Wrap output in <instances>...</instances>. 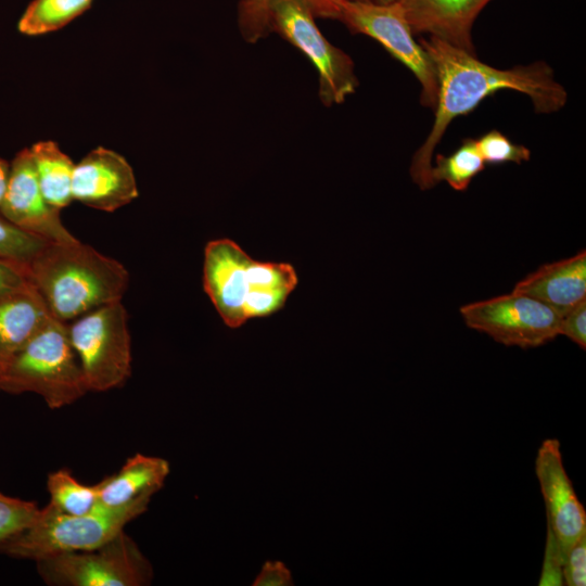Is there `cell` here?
Returning <instances> with one entry per match:
<instances>
[{
  "label": "cell",
  "mask_w": 586,
  "mask_h": 586,
  "mask_svg": "<svg viewBox=\"0 0 586 586\" xmlns=\"http://www.w3.org/2000/svg\"><path fill=\"white\" fill-rule=\"evenodd\" d=\"M420 44L434 65L437 80L434 123L410 165L411 178L422 190L432 188L433 152L449 124L473 111L491 94L500 90L524 93L536 112L545 114L557 112L566 103L564 87L544 62L499 69L480 61L475 53L435 37L421 39Z\"/></svg>",
  "instance_id": "obj_1"
},
{
  "label": "cell",
  "mask_w": 586,
  "mask_h": 586,
  "mask_svg": "<svg viewBox=\"0 0 586 586\" xmlns=\"http://www.w3.org/2000/svg\"><path fill=\"white\" fill-rule=\"evenodd\" d=\"M26 269L51 316L63 322L122 301L129 284V272L120 262L78 239L47 243Z\"/></svg>",
  "instance_id": "obj_2"
},
{
  "label": "cell",
  "mask_w": 586,
  "mask_h": 586,
  "mask_svg": "<svg viewBox=\"0 0 586 586\" xmlns=\"http://www.w3.org/2000/svg\"><path fill=\"white\" fill-rule=\"evenodd\" d=\"M297 283L292 265L255 260L230 239L205 246L203 289L231 329L279 311Z\"/></svg>",
  "instance_id": "obj_3"
},
{
  "label": "cell",
  "mask_w": 586,
  "mask_h": 586,
  "mask_svg": "<svg viewBox=\"0 0 586 586\" xmlns=\"http://www.w3.org/2000/svg\"><path fill=\"white\" fill-rule=\"evenodd\" d=\"M152 496L144 494L118 507L100 504L85 514L64 513L47 504L29 526L0 545V552L36 562L61 553L94 549L142 514Z\"/></svg>",
  "instance_id": "obj_4"
},
{
  "label": "cell",
  "mask_w": 586,
  "mask_h": 586,
  "mask_svg": "<svg viewBox=\"0 0 586 586\" xmlns=\"http://www.w3.org/2000/svg\"><path fill=\"white\" fill-rule=\"evenodd\" d=\"M0 391L35 393L51 409L68 406L88 392L66 322L51 318L13 356L0 374Z\"/></svg>",
  "instance_id": "obj_5"
},
{
  "label": "cell",
  "mask_w": 586,
  "mask_h": 586,
  "mask_svg": "<svg viewBox=\"0 0 586 586\" xmlns=\"http://www.w3.org/2000/svg\"><path fill=\"white\" fill-rule=\"evenodd\" d=\"M88 392H106L131 374V337L122 301L94 308L67 324Z\"/></svg>",
  "instance_id": "obj_6"
},
{
  "label": "cell",
  "mask_w": 586,
  "mask_h": 586,
  "mask_svg": "<svg viewBox=\"0 0 586 586\" xmlns=\"http://www.w3.org/2000/svg\"><path fill=\"white\" fill-rule=\"evenodd\" d=\"M36 564L43 582L54 586H145L153 579L152 564L125 531L94 549L48 557Z\"/></svg>",
  "instance_id": "obj_7"
},
{
  "label": "cell",
  "mask_w": 586,
  "mask_h": 586,
  "mask_svg": "<svg viewBox=\"0 0 586 586\" xmlns=\"http://www.w3.org/2000/svg\"><path fill=\"white\" fill-rule=\"evenodd\" d=\"M270 29L315 66L323 105L340 104L356 91L358 79L353 60L322 35L315 17L300 0H271Z\"/></svg>",
  "instance_id": "obj_8"
},
{
  "label": "cell",
  "mask_w": 586,
  "mask_h": 586,
  "mask_svg": "<svg viewBox=\"0 0 586 586\" xmlns=\"http://www.w3.org/2000/svg\"><path fill=\"white\" fill-rule=\"evenodd\" d=\"M341 22L352 31L371 37L416 76L421 85V101L434 107L437 80L426 51L417 43L402 4L344 0Z\"/></svg>",
  "instance_id": "obj_9"
},
{
  "label": "cell",
  "mask_w": 586,
  "mask_h": 586,
  "mask_svg": "<svg viewBox=\"0 0 586 586\" xmlns=\"http://www.w3.org/2000/svg\"><path fill=\"white\" fill-rule=\"evenodd\" d=\"M460 314L469 328L507 346L537 347L559 335L560 313L514 292L463 305Z\"/></svg>",
  "instance_id": "obj_10"
},
{
  "label": "cell",
  "mask_w": 586,
  "mask_h": 586,
  "mask_svg": "<svg viewBox=\"0 0 586 586\" xmlns=\"http://www.w3.org/2000/svg\"><path fill=\"white\" fill-rule=\"evenodd\" d=\"M0 215L18 229L48 243L77 240L63 225L60 209L44 199L29 148L17 152L10 163Z\"/></svg>",
  "instance_id": "obj_11"
},
{
  "label": "cell",
  "mask_w": 586,
  "mask_h": 586,
  "mask_svg": "<svg viewBox=\"0 0 586 586\" xmlns=\"http://www.w3.org/2000/svg\"><path fill=\"white\" fill-rule=\"evenodd\" d=\"M535 473L546 507L547 527L556 538L564 563L569 550L586 534V511L564 469L558 440L542 443Z\"/></svg>",
  "instance_id": "obj_12"
},
{
  "label": "cell",
  "mask_w": 586,
  "mask_h": 586,
  "mask_svg": "<svg viewBox=\"0 0 586 586\" xmlns=\"http://www.w3.org/2000/svg\"><path fill=\"white\" fill-rule=\"evenodd\" d=\"M139 195L135 173L119 153L98 146L75 164L73 200L103 212H114Z\"/></svg>",
  "instance_id": "obj_13"
},
{
  "label": "cell",
  "mask_w": 586,
  "mask_h": 586,
  "mask_svg": "<svg viewBox=\"0 0 586 586\" xmlns=\"http://www.w3.org/2000/svg\"><path fill=\"white\" fill-rule=\"evenodd\" d=\"M413 34H429L475 53L472 25L491 0H397Z\"/></svg>",
  "instance_id": "obj_14"
},
{
  "label": "cell",
  "mask_w": 586,
  "mask_h": 586,
  "mask_svg": "<svg viewBox=\"0 0 586 586\" xmlns=\"http://www.w3.org/2000/svg\"><path fill=\"white\" fill-rule=\"evenodd\" d=\"M53 318L29 280L0 294V374L13 356Z\"/></svg>",
  "instance_id": "obj_15"
},
{
  "label": "cell",
  "mask_w": 586,
  "mask_h": 586,
  "mask_svg": "<svg viewBox=\"0 0 586 586\" xmlns=\"http://www.w3.org/2000/svg\"><path fill=\"white\" fill-rule=\"evenodd\" d=\"M512 292L536 298L562 314L586 300V251L539 267L519 281Z\"/></svg>",
  "instance_id": "obj_16"
},
{
  "label": "cell",
  "mask_w": 586,
  "mask_h": 586,
  "mask_svg": "<svg viewBox=\"0 0 586 586\" xmlns=\"http://www.w3.org/2000/svg\"><path fill=\"white\" fill-rule=\"evenodd\" d=\"M169 463L158 457L136 454L113 475L94 484L99 502L106 507L124 506L160 491L169 473Z\"/></svg>",
  "instance_id": "obj_17"
},
{
  "label": "cell",
  "mask_w": 586,
  "mask_h": 586,
  "mask_svg": "<svg viewBox=\"0 0 586 586\" xmlns=\"http://www.w3.org/2000/svg\"><path fill=\"white\" fill-rule=\"evenodd\" d=\"M29 150L39 187L47 202L60 211L68 206L73 201L72 181L75 167L71 157L51 140L36 142Z\"/></svg>",
  "instance_id": "obj_18"
},
{
  "label": "cell",
  "mask_w": 586,
  "mask_h": 586,
  "mask_svg": "<svg viewBox=\"0 0 586 586\" xmlns=\"http://www.w3.org/2000/svg\"><path fill=\"white\" fill-rule=\"evenodd\" d=\"M92 0H33L18 21L20 33L38 36L67 25L90 8Z\"/></svg>",
  "instance_id": "obj_19"
},
{
  "label": "cell",
  "mask_w": 586,
  "mask_h": 586,
  "mask_svg": "<svg viewBox=\"0 0 586 586\" xmlns=\"http://www.w3.org/2000/svg\"><path fill=\"white\" fill-rule=\"evenodd\" d=\"M435 163L430 170L431 187L440 181H446L456 191H464L471 180L485 167L474 139H466L448 156L437 154Z\"/></svg>",
  "instance_id": "obj_20"
},
{
  "label": "cell",
  "mask_w": 586,
  "mask_h": 586,
  "mask_svg": "<svg viewBox=\"0 0 586 586\" xmlns=\"http://www.w3.org/2000/svg\"><path fill=\"white\" fill-rule=\"evenodd\" d=\"M47 491L49 504L64 513L85 514L100 505L95 485L80 483L66 468L49 473Z\"/></svg>",
  "instance_id": "obj_21"
},
{
  "label": "cell",
  "mask_w": 586,
  "mask_h": 586,
  "mask_svg": "<svg viewBox=\"0 0 586 586\" xmlns=\"http://www.w3.org/2000/svg\"><path fill=\"white\" fill-rule=\"evenodd\" d=\"M48 242L31 235L0 215V258L27 266Z\"/></svg>",
  "instance_id": "obj_22"
},
{
  "label": "cell",
  "mask_w": 586,
  "mask_h": 586,
  "mask_svg": "<svg viewBox=\"0 0 586 586\" xmlns=\"http://www.w3.org/2000/svg\"><path fill=\"white\" fill-rule=\"evenodd\" d=\"M476 148L485 164H521L531 158V151L509 140L498 130H491L475 140Z\"/></svg>",
  "instance_id": "obj_23"
},
{
  "label": "cell",
  "mask_w": 586,
  "mask_h": 586,
  "mask_svg": "<svg viewBox=\"0 0 586 586\" xmlns=\"http://www.w3.org/2000/svg\"><path fill=\"white\" fill-rule=\"evenodd\" d=\"M28 500L0 494V545L29 526L39 512Z\"/></svg>",
  "instance_id": "obj_24"
},
{
  "label": "cell",
  "mask_w": 586,
  "mask_h": 586,
  "mask_svg": "<svg viewBox=\"0 0 586 586\" xmlns=\"http://www.w3.org/2000/svg\"><path fill=\"white\" fill-rule=\"evenodd\" d=\"M271 0H241L238 7V24L243 39L255 43L270 29Z\"/></svg>",
  "instance_id": "obj_25"
},
{
  "label": "cell",
  "mask_w": 586,
  "mask_h": 586,
  "mask_svg": "<svg viewBox=\"0 0 586 586\" xmlns=\"http://www.w3.org/2000/svg\"><path fill=\"white\" fill-rule=\"evenodd\" d=\"M558 334H563L579 347H586V300L560 314Z\"/></svg>",
  "instance_id": "obj_26"
},
{
  "label": "cell",
  "mask_w": 586,
  "mask_h": 586,
  "mask_svg": "<svg viewBox=\"0 0 586 586\" xmlns=\"http://www.w3.org/2000/svg\"><path fill=\"white\" fill-rule=\"evenodd\" d=\"M563 581L568 586L586 584V534L569 550L562 568Z\"/></svg>",
  "instance_id": "obj_27"
},
{
  "label": "cell",
  "mask_w": 586,
  "mask_h": 586,
  "mask_svg": "<svg viewBox=\"0 0 586 586\" xmlns=\"http://www.w3.org/2000/svg\"><path fill=\"white\" fill-rule=\"evenodd\" d=\"M563 562L558 544L551 531L547 527V539L539 586H560L564 584L562 574Z\"/></svg>",
  "instance_id": "obj_28"
},
{
  "label": "cell",
  "mask_w": 586,
  "mask_h": 586,
  "mask_svg": "<svg viewBox=\"0 0 586 586\" xmlns=\"http://www.w3.org/2000/svg\"><path fill=\"white\" fill-rule=\"evenodd\" d=\"M290 570L280 561H267L255 578L253 586H292Z\"/></svg>",
  "instance_id": "obj_29"
},
{
  "label": "cell",
  "mask_w": 586,
  "mask_h": 586,
  "mask_svg": "<svg viewBox=\"0 0 586 586\" xmlns=\"http://www.w3.org/2000/svg\"><path fill=\"white\" fill-rule=\"evenodd\" d=\"M27 281L25 265L0 258V294L14 290Z\"/></svg>",
  "instance_id": "obj_30"
},
{
  "label": "cell",
  "mask_w": 586,
  "mask_h": 586,
  "mask_svg": "<svg viewBox=\"0 0 586 586\" xmlns=\"http://www.w3.org/2000/svg\"><path fill=\"white\" fill-rule=\"evenodd\" d=\"M314 17L339 20L344 0H300Z\"/></svg>",
  "instance_id": "obj_31"
},
{
  "label": "cell",
  "mask_w": 586,
  "mask_h": 586,
  "mask_svg": "<svg viewBox=\"0 0 586 586\" xmlns=\"http://www.w3.org/2000/svg\"><path fill=\"white\" fill-rule=\"evenodd\" d=\"M9 173H10V163L5 161L4 158L0 157V204L7 189Z\"/></svg>",
  "instance_id": "obj_32"
},
{
  "label": "cell",
  "mask_w": 586,
  "mask_h": 586,
  "mask_svg": "<svg viewBox=\"0 0 586 586\" xmlns=\"http://www.w3.org/2000/svg\"><path fill=\"white\" fill-rule=\"evenodd\" d=\"M359 1H368V2H375V3H390L394 0H359Z\"/></svg>",
  "instance_id": "obj_33"
},
{
  "label": "cell",
  "mask_w": 586,
  "mask_h": 586,
  "mask_svg": "<svg viewBox=\"0 0 586 586\" xmlns=\"http://www.w3.org/2000/svg\"><path fill=\"white\" fill-rule=\"evenodd\" d=\"M1 494V493H0Z\"/></svg>",
  "instance_id": "obj_34"
}]
</instances>
